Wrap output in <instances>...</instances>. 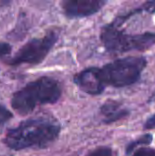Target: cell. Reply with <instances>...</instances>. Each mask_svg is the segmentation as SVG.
<instances>
[{"label":"cell","mask_w":155,"mask_h":156,"mask_svg":"<svg viewBox=\"0 0 155 156\" xmlns=\"http://www.w3.org/2000/svg\"><path fill=\"white\" fill-rule=\"evenodd\" d=\"M13 118V113L4 105L0 104V124L10 121Z\"/></svg>","instance_id":"11"},{"label":"cell","mask_w":155,"mask_h":156,"mask_svg":"<svg viewBox=\"0 0 155 156\" xmlns=\"http://www.w3.org/2000/svg\"><path fill=\"white\" fill-rule=\"evenodd\" d=\"M132 156H155V149L151 147H142L137 149Z\"/></svg>","instance_id":"12"},{"label":"cell","mask_w":155,"mask_h":156,"mask_svg":"<svg viewBox=\"0 0 155 156\" xmlns=\"http://www.w3.org/2000/svg\"><path fill=\"white\" fill-rule=\"evenodd\" d=\"M58 39V32L50 30L41 37H37L26 42L17 52L6 61L9 66H19L22 64L37 65L48 55Z\"/></svg>","instance_id":"5"},{"label":"cell","mask_w":155,"mask_h":156,"mask_svg":"<svg viewBox=\"0 0 155 156\" xmlns=\"http://www.w3.org/2000/svg\"><path fill=\"white\" fill-rule=\"evenodd\" d=\"M62 95L58 80L51 77H40L16 91L11 98V106L20 115H27L37 106L54 104Z\"/></svg>","instance_id":"2"},{"label":"cell","mask_w":155,"mask_h":156,"mask_svg":"<svg viewBox=\"0 0 155 156\" xmlns=\"http://www.w3.org/2000/svg\"><path fill=\"white\" fill-rule=\"evenodd\" d=\"M100 40L106 50L114 54L146 50L155 44V32L127 34L119 27L110 23L102 27Z\"/></svg>","instance_id":"4"},{"label":"cell","mask_w":155,"mask_h":156,"mask_svg":"<svg viewBox=\"0 0 155 156\" xmlns=\"http://www.w3.org/2000/svg\"><path fill=\"white\" fill-rule=\"evenodd\" d=\"M73 81L83 92L92 96L101 94L106 88L100 79L97 67H90L79 72L74 76Z\"/></svg>","instance_id":"7"},{"label":"cell","mask_w":155,"mask_h":156,"mask_svg":"<svg viewBox=\"0 0 155 156\" xmlns=\"http://www.w3.org/2000/svg\"><path fill=\"white\" fill-rule=\"evenodd\" d=\"M152 142H153V135L151 133L143 134L141 137H139L137 140H135V141H133V142H132L131 144H128V146L126 148V154L127 155L131 154L134 151V149L136 147L140 146V145H142L143 147L147 146V145H150Z\"/></svg>","instance_id":"9"},{"label":"cell","mask_w":155,"mask_h":156,"mask_svg":"<svg viewBox=\"0 0 155 156\" xmlns=\"http://www.w3.org/2000/svg\"><path fill=\"white\" fill-rule=\"evenodd\" d=\"M60 130V125L52 120L43 117L28 119L8 130L3 142L14 151L43 149L58 138Z\"/></svg>","instance_id":"1"},{"label":"cell","mask_w":155,"mask_h":156,"mask_svg":"<svg viewBox=\"0 0 155 156\" xmlns=\"http://www.w3.org/2000/svg\"><path fill=\"white\" fill-rule=\"evenodd\" d=\"M100 112L103 117V122L106 124L119 122L130 115V111L125 108L122 102L113 100L105 101L101 105Z\"/></svg>","instance_id":"8"},{"label":"cell","mask_w":155,"mask_h":156,"mask_svg":"<svg viewBox=\"0 0 155 156\" xmlns=\"http://www.w3.org/2000/svg\"><path fill=\"white\" fill-rule=\"evenodd\" d=\"M146 65L147 60L143 57L119 58L99 68V76L105 87L124 88L138 82Z\"/></svg>","instance_id":"3"},{"label":"cell","mask_w":155,"mask_h":156,"mask_svg":"<svg viewBox=\"0 0 155 156\" xmlns=\"http://www.w3.org/2000/svg\"><path fill=\"white\" fill-rule=\"evenodd\" d=\"M12 47L10 44L6 42H0V58L5 57L11 53Z\"/></svg>","instance_id":"13"},{"label":"cell","mask_w":155,"mask_h":156,"mask_svg":"<svg viewBox=\"0 0 155 156\" xmlns=\"http://www.w3.org/2000/svg\"><path fill=\"white\" fill-rule=\"evenodd\" d=\"M86 156H118V154L111 147L100 146L91 151Z\"/></svg>","instance_id":"10"},{"label":"cell","mask_w":155,"mask_h":156,"mask_svg":"<svg viewBox=\"0 0 155 156\" xmlns=\"http://www.w3.org/2000/svg\"><path fill=\"white\" fill-rule=\"evenodd\" d=\"M144 129L145 130H155V114L150 116L145 123H144Z\"/></svg>","instance_id":"14"},{"label":"cell","mask_w":155,"mask_h":156,"mask_svg":"<svg viewBox=\"0 0 155 156\" xmlns=\"http://www.w3.org/2000/svg\"><path fill=\"white\" fill-rule=\"evenodd\" d=\"M106 3L103 0H65L60 5L67 17L82 18L98 13Z\"/></svg>","instance_id":"6"}]
</instances>
